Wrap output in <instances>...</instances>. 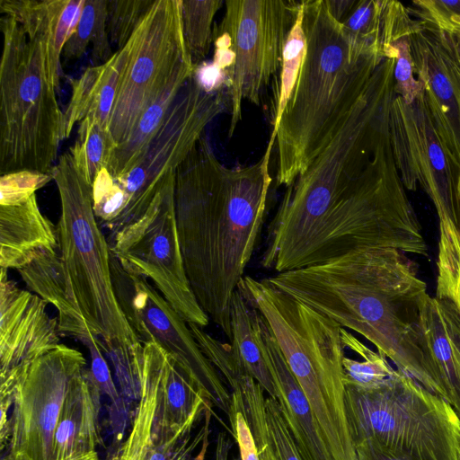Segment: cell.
Segmentation results:
<instances>
[{
    "label": "cell",
    "mask_w": 460,
    "mask_h": 460,
    "mask_svg": "<svg viewBox=\"0 0 460 460\" xmlns=\"http://www.w3.org/2000/svg\"><path fill=\"white\" fill-rule=\"evenodd\" d=\"M273 146L250 166L230 169L201 137L174 178L186 274L203 311L231 339L230 308L265 218Z\"/></svg>",
    "instance_id": "cell-1"
},
{
    "label": "cell",
    "mask_w": 460,
    "mask_h": 460,
    "mask_svg": "<svg viewBox=\"0 0 460 460\" xmlns=\"http://www.w3.org/2000/svg\"><path fill=\"white\" fill-rule=\"evenodd\" d=\"M264 279L341 327L360 334L398 370L439 395L420 329V305L428 294L427 286L402 252L358 249Z\"/></svg>",
    "instance_id": "cell-2"
},
{
    "label": "cell",
    "mask_w": 460,
    "mask_h": 460,
    "mask_svg": "<svg viewBox=\"0 0 460 460\" xmlns=\"http://www.w3.org/2000/svg\"><path fill=\"white\" fill-rule=\"evenodd\" d=\"M305 49L295 87L270 141L277 184L288 188L340 129L386 57L352 53L324 0L302 1Z\"/></svg>",
    "instance_id": "cell-3"
},
{
    "label": "cell",
    "mask_w": 460,
    "mask_h": 460,
    "mask_svg": "<svg viewBox=\"0 0 460 460\" xmlns=\"http://www.w3.org/2000/svg\"><path fill=\"white\" fill-rule=\"evenodd\" d=\"M238 289L266 320L334 460H356L344 402L341 326L265 279L243 276Z\"/></svg>",
    "instance_id": "cell-4"
},
{
    "label": "cell",
    "mask_w": 460,
    "mask_h": 460,
    "mask_svg": "<svg viewBox=\"0 0 460 460\" xmlns=\"http://www.w3.org/2000/svg\"><path fill=\"white\" fill-rule=\"evenodd\" d=\"M50 173L60 197L58 249L71 293L102 351L132 354L143 343L115 295L111 250L93 210L92 186L69 151Z\"/></svg>",
    "instance_id": "cell-5"
},
{
    "label": "cell",
    "mask_w": 460,
    "mask_h": 460,
    "mask_svg": "<svg viewBox=\"0 0 460 460\" xmlns=\"http://www.w3.org/2000/svg\"><path fill=\"white\" fill-rule=\"evenodd\" d=\"M376 144V126L354 109L308 168L286 190L269 225L261 263L276 273L294 270L324 216L366 168Z\"/></svg>",
    "instance_id": "cell-6"
},
{
    "label": "cell",
    "mask_w": 460,
    "mask_h": 460,
    "mask_svg": "<svg viewBox=\"0 0 460 460\" xmlns=\"http://www.w3.org/2000/svg\"><path fill=\"white\" fill-rule=\"evenodd\" d=\"M0 172L50 173L63 140L57 90L49 83L45 53L12 17L0 19Z\"/></svg>",
    "instance_id": "cell-7"
},
{
    "label": "cell",
    "mask_w": 460,
    "mask_h": 460,
    "mask_svg": "<svg viewBox=\"0 0 460 460\" xmlns=\"http://www.w3.org/2000/svg\"><path fill=\"white\" fill-rule=\"evenodd\" d=\"M344 402L354 447L371 439L414 460H460L457 412L408 374L371 390L345 385Z\"/></svg>",
    "instance_id": "cell-8"
},
{
    "label": "cell",
    "mask_w": 460,
    "mask_h": 460,
    "mask_svg": "<svg viewBox=\"0 0 460 460\" xmlns=\"http://www.w3.org/2000/svg\"><path fill=\"white\" fill-rule=\"evenodd\" d=\"M226 108H229L226 92L207 93L193 75L184 84L134 167L113 177L125 194L126 207L109 231L110 247L119 244L138 228L158 193L202 137L205 128Z\"/></svg>",
    "instance_id": "cell-9"
},
{
    "label": "cell",
    "mask_w": 460,
    "mask_h": 460,
    "mask_svg": "<svg viewBox=\"0 0 460 460\" xmlns=\"http://www.w3.org/2000/svg\"><path fill=\"white\" fill-rule=\"evenodd\" d=\"M389 138L405 189L420 186L433 202L439 219L438 270L460 264L459 171L434 127L422 92L406 103L395 95L388 113Z\"/></svg>",
    "instance_id": "cell-10"
},
{
    "label": "cell",
    "mask_w": 460,
    "mask_h": 460,
    "mask_svg": "<svg viewBox=\"0 0 460 460\" xmlns=\"http://www.w3.org/2000/svg\"><path fill=\"white\" fill-rule=\"evenodd\" d=\"M108 130L115 147L132 134L146 109L194 71L182 33L181 0H155L128 42Z\"/></svg>",
    "instance_id": "cell-11"
},
{
    "label": "cell",
    "mask_w": 460,
    "mask_h": 460,
    "mask_svg": "<svg viewBox=\"0 0 460 460\" xmlns=\"http://www.w3.org/2000/svg\"><path fill=\"white\" fill-rule=\"evenodd\" d=\"M225 5L213 32L226 40L234 55L226 89L231 137L242 119L243 101L259 105L262 91L279 70L299 1L227 0Z\"/></svg>",
    "instance_id": "cell-12"
},
{
    "label": "cell",
    "mask_w": 460,
    "mask_h": 460,
    "mask_svg": "<svg viewBox=\"0 0 460 460\" xmlns=\"http://www.w3.org/2000/svg\"><path fill=\"white\" fill-rule=\"evenodd\" d=\"M111 268L117 300L141 342L162 348L195 380L212 405L228 416L231 392L188 323L146 278L126 270L111 252Z\"/></svg>",
    "instance_id": "cell-13"
},
{
    "label": "cell",
    "mask_w": 460,
    "mask_h": 460,
    "mask_svg": "<svg viewBox=\"0 0 460 460\" xmlns=\"http://www.w3.org/2000/svg\"><path fill=\"white\" fill-rule=\"evenodd\" d=\"M86 366L77 349L59 344L16 367L9 416L10 438L2 460H52L54 435L72 381Z\"/></svg>",
    "instance_id": "cell-14"
},
{
    "label": "cell",
    "mask_w": 460,
    "mask_h": 460,
    "mask_svg": "<svg viewBox=\"0 0 460 460\" xmlns=\"http://www.w3.org/2000/svg\"><path fill=\"white\" fill-rule=\"evenodd\" d=\"M172 174L131 241L113 253L128 271L151 279L170 305L189 323L201 328L209 317L189 282L180 245Z\"/></svg>",
    "instance_id": "cell-15"
},
{
    "label": "cell",
    "mask_w": 460,
    "mask_h": 460,
    "mask_svg": "<svg viewBox=\"0 0 460 460\" xmlns=\"http://www.w3.org/2000/svg\"><path fill=\"white\" fill-rule=\"evenodd\" d=\"M418 23L409 35L414 75L440 141L460 172V48L454 33Z\"/></svg>",
    "instance_id": "cell-16"
},
{
    "label": "cell",
    "mask_w": 460,
    "mask_h": 460,
    "mask_svg": "<svg viewBox=\"0 0 460 460\" xmlns=\"http://www.w3.org/2000/svg\"><path fill=\"white\" fill-rule=\"evenodd\" d=\"M47 302L21 289L0 274V374L52 350L59 343L58 322L47 311Z\"/></svg>",
    "instance_id": "cell-17"
},
{
    "label": "cell",
    "mask_w": 460,
    "mask_h": 460,
    "mask_svg": "<svg viewBox=\"0 0 460 460\" xmlns=\"http://www.w3.org/2000/svg\"><path fill=\"white\" fill-rule=\"evenodd\" d=\"M420 329L429 372L460 417V311L450 298L426 294L420 305Z\"/></svg>",
    "instance_id": "cell-18"
},
{
    "label": "cell",
    "mask_w": 460,
    "mask_h": 460,
    "mask_svg": "<svg viewBox=\"0 0 460 460\" xmlns=\"http://www.w3.org/2000/svg\"><path fill=\"white\" fill-rule=\"evenodd\" d=\"M259 331L277 400L303 460H334L304 392L260 313Z\"/></svg>",
    "instance_id": "cell-19"
},
{
    "label": "cell",
    "mask_w": 460,
    "mask_h": 460,
    "mask_svg": "<svg viewBox=\"0 0 460 460\" xmlns=\"http://www.w3.org/2000/svg\"><path fill=\"white\" fill-rule=\"evenodd\" d=\"M84 0H0V10L14 19L29 38L43 46L47 76L59 89L60 58L75 31Z\"/></svg>",
    "instance_id": "cell-20"
},
{
    "label": "cell",
    "mask_w": 460,
    "mask_h": 460,
    "mask_svg": "<svg viewBox=\"0 0 460 460\" xmlns=\"http://www.w3.org/2000/svg\"><path fill=\"white\" fill-rule=\"evenodd\" d=\"M102 394L88 368L72 381L55 430L52 460H79L97 454L102 444Z\"/></svg>",
    "instance_id": "cell-21"
},
{
    "label": "cell",
    "mask_w": 460,
    "mask_h": 460,
    "mask_svg": "<svg viewBox=\"0 0 460 460\" xmlns=\"http://www.w3.org/2000/svg\"><path fill=\"white\" fill-rule=\"evenodd\" d=\"M59 248L58 227L40 210L36 194L13 206H0V265L19 270L43 250Z\"/></svg>",
    "instance_id": "cell-22"
},
{
    "label": "cell",
    "mask_w": 460,
    "mask_h": 460,
    "mask_svg": "<svg viewBox=\"0 0 460 460\" xmlns=\"http://www.w3.org/2000/svg\"><path fill=\"white\" fill-rule=\"evenodd\" d=\"M18 272L31 291L58 310L61 335L73 337L83 344L97 337L87 325L71 293L58 251L40 252Z\"/></svg>",
    "instance_id": "cell-23"
},
{
    "label": "cell",
    "mask_w": 460,
    "mask_h": 460,
    "mask_svg": "<svg viewBox=\"0 0 460 460\" xmlns=\"http://www.w3.org/2000/svg\"><path fill=\"white\" fill-rule=\"evenodd\" d=\"M127 46L114 52L105 63L87 67L76 79L70 81L72 94L63 112L62 137L67 138L76 123L88 116L94 117L108 128L121 72L128 59Z\"/></svg>",
    "instance_id": "cell-24"
},
{
    "label": "cell",
    "mask_w": 460,
    "mask_h": 460,
    "mask_svg": "<svg viewBox=\"0 0 460 460\" xmlns=\"http://www.w3.org/2000/svg\"><path fill=\"white\" fill-rule=\"evenodd\" d=\"M227 386L231 406L242 412L247 423L261 431L278 460H303L277 399L267 395L242 367Z\"/></svg>",
    "instance_id": "cell-25"
},
{
    "label": "cell",
    "mask_w": 460,
    "mask_h": 460,
    "mask_svg": "<svg viewBox=\"0 0 460 460\" xmlns=\"http://www.w3.org/2000/svg\"><path fill=\"white\" fill-rule=\"evenodd\" d=\"M164 350L155 343H143L142 391L130 432L106 460H149L154 442V419L161 387Z\"/></svg>",
    "instance_id": "cell-26"
},
{
    "label": "cell",
    "mask_w": 460,
    "mask_h": 460,
    "mask_svg": "<svg viewBox=\"0 0 460 460\" xmlns=\"http://www.w3.org/2000/svg\"><path fill=\"white\" fill-rule=\"evenodd\" d=\"M230 345L234 357L264 390L277 399L276 386L264 357L259 331V312L252 307L237 288L230 308Z\"/></svg>",
    "instance_id": "cell-27"
},
{
    "label": "cell",
    "mask_w": 460,
    "mask_h": 460,
    "mask_svg": "<svg viewBox=\"0 0 460 460\" xmlns=\"http://www.w3.org/2000/svg\"><path fill=\"white\" fill-rule=\"evenodd\" d=\"M107 6L108 0H84L76 27L64 45V58H80L90 43L93 66L102 65L113 56L107 29Z\"/></svg>",
    "instance_id": "cell-28"
},
{
    "label": "cell",
    "mask_w": 460,
    "mask_h": 460,
    "mask_svg": "<svg viewBox=\"0 0 460 460\" xmlns=\"http://www.w3.org/2000/svg\"><path fill=\"white\" fill-rule=\"evenodd\" d=\"M305 49V36L303 28V7L299 1L295 22L288 35L283 51L279 76L273 85L271 105L272 131L279 126L280 118L295 87Z\"/></svg>",
    "instance_id": "cell-29"
},
{
    "label": "cell",
    "mask_w": 460,
    "mask_h": 460,
    "mask_svg": "<svg viewBox=\"0 0 460 460\" xmlns=\"http://www.w3.org/2000/svg\"><path fill=\"white\" fill-rule=\"evenodd\" d=\"M115 144L108 128L94 118L88 116L78 127L77 139L69 152L85 180L91 184L108 160Z\"/></svg>",
    "instance_id": "cell-30"
},
{
    "label": "cell",
    "mask_w": 460,
    "mask_h": 460,
    "mask_svg": "<svg viewBox=\"0 0 460 460\" xmlns=\"http://www.w3.org/2000/svg\"><path fill=\"white\" fill-rule=\"evenodd\" d=\"M341 341L346 348L362 358V361L343 358L344 385L360 390H371L380 386L395 369L388 363L386 358L369 349L347 329L341 327Z\"/></svg>",
    "instance_id": "cell-31"
},
{
    "label": "cell",
    "mask_w": 460,
    "mask_h": 460,
    "mask_svg": "<svg viewBox=\"0 0 460 460\" xmlns=\"http://www.w3.org/2000/svg\"><path fill=\"white\" fill-rule=\"evenodd\" d=\"M223 0H181L182 33L193 65L205 60L213 43L212 23Z\"/></svg>",
    "instance_id": "cell-32"
},
{
    "label": "cell",
    "mask_w": 460,
    "mask_h": 460,
    "mask_svg": "<svg viewBox=\"0 0 460 460\" xmlns=\"http://www.w3.org/2000/svg\"><path fill=\"white\" fill-rule=\"evenodd\" d=\"M155 0H108L107 29L118 50L128 42L133 32Z\"/></svg>",
    "instance_id": "cell-33"
},
{
    "label": "cell",
    "mask_w": 460,
    "mask_h": 460,
    "mask_svg": "<svg viewBox=\"0 0 460 460\" xmlns=\"http://www.w3.org/2000/svg\"><path fill=\"white\" fill-rule=\"evenodd\" d=\"M87 347L91 357V372L93 379L102 394L107 395L111 402V407L114 416L112 417L113 430L124 429L126 406L112 379L107 361L102 355V342L99 338H93L84 344Z\"/></svg>",
    "instance_id": "cell-34"
},
{
    "label": "cell",
    "mask_w": 460,
    "mask_h": 460,
    "mask_svg": "<svg viewBox=\"0 0 460 460\" xmlns=\"http://www.w3.org/2000/svg\"><path fill=\"white\" fill-rule=\"evenodd\" d=\"M51 180H53L51 173L31 170H22L1 175L0 206H13L27 201Z\"/></svg>",
    "instance_id": "cell-35"
},
{
    "label": "cell",
    "mask_w": 460,
    "mask_h": 460,
    "mask_svg": "<svg viewBox=\"0 0 460 460\" xmlns=\"http://www.w3.org/2000/svg\"><path fill=\"white\" fill-rule=\"evenodd\" d=\"M392 46L394 58V93L410 104L422 92V86L414 75L409 35L399 38Z\"/></svg>",
    "instance_id": "cell-36"
},
{
    "label": "cell",
    "mask_w": 460,
    "mask_h": 460,
    "mask_svg": "<svg viewBox=\"0 0 460 460\" xmlns=\"http://www.w3.org/2000/svg\"><path fill=\"white\" fill-rule=\"evenodd\" d=\"M407 9L418 22L455 34L452 18L460 15V0H416Z\"/></svg>",
    "instance_id": "cell-37"
},
{
    "label": "cell",
    "mask_w": 460,
    "mask_h": 460,
    "mask_svg": "<svg viewBox=\"0 0 460 460\" xmlns=\"http://www.w3.org/2000/svg\"><path fill=\"white\" fill-rule=\"evenodd\" d=\"M227 418L238 445L241 460H260L253 435L242 412L231 406Z\"/></svg>",
    "instance_id": "cell-38"
},
{
    "label": "cell",
    "mask_w": 460,
    "mask_h": 460,
    "mask_svg": "<svg viewBox=\"0 0 460 460\" xmlns=\"http://www.w3.org/2000/svg\"><path fill=\"white\" fill-rule=\"evenodd\" d=\"M356 460H414L410 456L367 439L355 445Z\"/></svg>",
    "instance_id": "cell-39"
},
{
    "label": "cell",
    "mask_w": 460,
    "mask_h": 460,
    "mask_svg": "<svg viewBox=\"0 0 460 460\" xmlns=\"http://www.w3.org/2000/svg\"><path fill=\"white\" fill-rule=\"evenodd\" d=\"M437 296L450 298L460 311V269L445 282L438 286Z\"/></svg>",
    "instance_id": "cell-40"
},
{
    "label": "cell",
    "mask_w": 460,
    "mask_h": 460,
    "mask_svg": "<svg viewBox=\"0 0 460 460\" xmlns=\"http://www.w3.org/2000/svg\"><path fill=\"white\" fill-rule=\"evenodd\" d=\"M356 3L357 0H324L329 13L340 23L347 19Z\"/></svg>",
    "instance_id": "cell-41"
},
{
    "label": "cell",
    "mask_w": 460,
    "mask_h": 460,
    "mask_svg": "<svg viewBox=\"0 0 460 460\" xmlns=\"http://www.w3.org/2000/svg\"><path fill=\"white\" fill-rule=\"evenodd\" d=\"M248 425L253 435L260 460H278L270 443L261 431L253 424L248 423Z\"/></svg>",
    "instance_id": "cell-42"
},
{
    "label": "cell",
    "mask_w": 460,
    "mask_h": 460,
    "mask_svg": "<svg viewBox=\"0 0 460 460\" xmlns=\"http://www.w3.org/2000/svg\"><path fill=\"white\" fill-rule=\"evenodd\" d=\"M232 440L225 431L217 434L215 447V460H241L240 457L231 456Z\"/></svg>",
    "instance_id": "cell-43"
},
{
    "label": "cell",
    "mask_w": 460,
    "mask_h": 460,
    "mask_svg": "<svg viewBox=\"0 0 460 460\" xmlns=\"http://www.w3.org/2000/svg\"><path fill=\"white\" fill-rule=\"evenodd\" d=\"M208 446V438H207L204 440V442L202 443V445L199 448V454L196 456L195 460H205V456L207 453Z\"/></svg>",
    "instance_id": "cell-44"
},
{
    "label": "cell",
    "mask_w": 460,
    "mask_h": 460,
    "mask_svg": "<svg viewBox=\"0 0 460 460\" xmlns=\"http://www.w3.org/2000/svg\"><path fill=\"white\" fill-rule=\"evenodd\" d=\"M452 23L455 30V34L460 31V15L452 18Z\"/></svg>",
    "instance_id": "cell-45"
},
{
    "label": "cell",
    "mask_w": 460,
    "mask_h": 460,
    "mask_svg": "<svg viewBox=\"0 0 460 460\" xmlns=\"http://www.w3.org/2000/svg\"><path fill=\"white\" fill-rule=\"evenodd\" d=\"M79 460H99L98 455L94 454L93 456L79 459Z\"/></svg>",
    "instance_id": "cell-46"
},
{
    "label": "cell",
    "mask_w": 460,
    "mask_h": 460,
    "mask_svg": "<svg viewBox=\"0 0 460 460\" xmlns=\"http://www.w3.org/2000/svg\"><path fill=\"white\" fill-rule=\"evenodd\" d=\"M455 35H456V40H457L458 46H459V48H460V31H459L458 33L455 34Z\"/></svg>",
    "instance_id": "cell-47"
},
{
    "label": "cell",
    "mask_w": 460,
    "mask_h": 460,
    "mask_svg": "<svg viewBox=\"0 0 460 460\" xmlns=\"http://www.w3.org/2000/svg\"><path fill=\"white\" fill-rule=\"evenodd\" d=\"M458 195H459V199H460V172H459V175H458Z\"/></svg>",
    "instance_id": "cell-48"
}]
</instances>
